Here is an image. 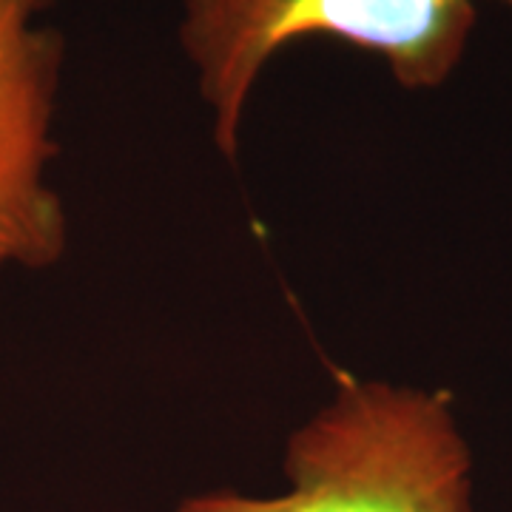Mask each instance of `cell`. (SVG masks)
<instances>
[{
    "label": "cell",
    "mask_w": 512,
    "mask_h": 512,
    "mask_svg": "<svg viewBox=\"0 0 512 512\" xmlns=\"http://www.w3.org/2000/svg\"><path fill=\"white\" fill-rule=\"evenodd\" d=\"M288 490H211L177 512H473V453L453 396L342 373L285 441Z\"/></svg>",
    "instance_id": "6da1fadb"
},
{
    "label": "cell",
    "mask_w": 512,
    "mask_h": 512,
    "mask_svg": "<svg viewBox=\"0 0 512 512\" xmlns=\"http://www.w3.org/2000/svg\"><path fill=\"white\" fill-rule=\"evenodd\" d=\"M481 0H183L180 49L225 163L242 157L245 117L279 52L333 37L373 55L407 92L441 89L467 55ZM512 12V0H493Z\"/></svg>",
    "instance_id": "7a4b0ae2"
},
{
    "label": "cell",
    "mask_w": 512,
    "mask_h": 512,
    "mask_svg": "<svg viewBox=\"0 0 512 512\" xmlns=\"http://www.w3.org/2000/svg\"><path fill=\"white\" fill-rule=\"evenodd\" d=\"M57 0H0V276L55 268L69 211L55 183L66 43Z\"/></svg>",
    "instance_id": "3957f363"
}]
</instances>
